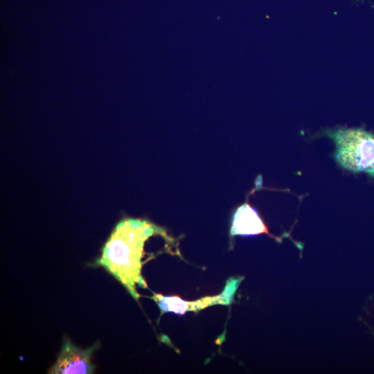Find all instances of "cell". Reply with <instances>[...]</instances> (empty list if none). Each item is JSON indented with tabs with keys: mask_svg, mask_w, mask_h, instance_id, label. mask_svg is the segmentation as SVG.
I'll return each mask as SVG.
<instances>
[{
	"mask_svg": "<svg viewBox=\"0 0 374 374\" xmlns=\"http://www.w3.org/2000/svg\"><path fill=\"white\" fill-rule=\"evenodd\" d=\"M165 231L154 224L140 219H126L119 222L106 242L97 263L117 278L138 300L136 285L146 288L141 275L145 242Z\"/></svg>",
	"mask_w": 374,
	"mask_h": 374,
	"instance_id": "6da1fadb",
	"label": "cell"
},
{
	"mask_svg": "<svg viewBox=\"0 0 374 374\" xmlns=\"http://www.w3.org/2000/svg\"><path fill=\"white\" fill-rule=\"evenodd\" d=\"M335 143V157L344 169L374 177V134L361 128L328 130Z\"/></svg>",
	"mask_w": 374,
	"mask_h": 374,
	"instance_id": "7a4b0ae2",
	"label": "cell"
},
{
	"mask_svg": "<svg viewBox=\"0 0 374 374\" xmlns=\"http://www.w3.org/2000/svg\"><path fill=\"white\" fill-rule=\"evenodd\" d=\"M242 279L243 278H229L220 294L206 296L195 301H187L177 296H166L160 294H154L152 299L157 303L162 312H172L184 314L188 311H198L213 305L230 304Z\"/></svg>",
	"mask_w": 374,
	"mask_h": 374,
	"instance_id": "3957f363",
	"label": "cell"
},
{
	"mask_svg": "<svg viewBox=\"0 0 374 374\" xmlns=\"http://www.w3.org/2000/svg\"><path fill=\"white\" fill-rule=\"evenodd\" d=\"M98 344L83 350L65 339L57 359L48 371L51 374H89L95 366L91 357Z\"/></svg>",
	"mask_w": 374,
	"mask_h": 374,
	"instance_id": "277c9868",
	"label": "cell"
},
{
	"mask_svg": "<svg viewBox=\"0 0 374 374\" xmlns=\"http://www.w3.org/2000/svg\"><path fill=\"white\" fill-rule=\"evenodd\" d=\"M263 233L269 234L256 209L247 203L238 207L233 217L231 234L251 236Z\"/></svg>",
	"mask_w": 374,
	"mask_h": 374,
	"instance_id": "5b68a950",
	"label": "cell"
}]
</instances>
